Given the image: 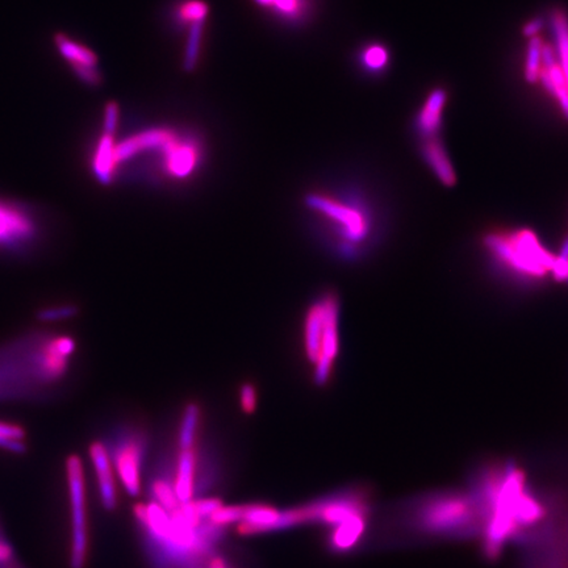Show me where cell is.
<instances>
[{
	"instance_id": "cell-1",
	"label": "cell",
	"mask_w": 568,
	"mask_h": 568,
	"mask_svg": "<svg viewBox=\"0 0 568 568\" xmlns=\"http://www.w3.org/2000/svg\"><path fill=\"white\" fill-rule=\"evenodd\" d=\"M468 493L479 511L483 558L496 562L510 545L524 546L549 519L551 500L530 485L513 459H493L474 468Z\"/></svg>"
},
{
	"instance_id": "cell-2",
	"label": "cell",
	"mask_w": 568,
	"mask_h": 568,
	"mask_svg": "<svg viewBox=\"0 0 568 568\" xmlns=\"http://www.w3.org/2000/svg\"><path fill=\"white\" fill-rule=\"evenodd\" d=\"M395 538L414 541H468L480 537L479 511L468 491H431L395 508Z\"/></svg>"
},
{
	"instance_id": "cell-3",
	"label": "cell",
	"mask_w": 568,
	"mask_h": 568,
	"mask_svg": "<svg viewBox=\"0 0 568 568\" xmlns=\"http://www.w3.org/2000/svg\"><path fill=\"white\" fill-rule=\"evenodd\" d=\"M305 205L324 223L344 258H360L380 240L383 219L366 195L312 192L305 197Z\"/></svg>"
},
{
	"instance_id": "cell-4",
	"label": "cell",
	"mask_w": 568,
	"mask_h": 568,
	"mask_svg": "<svg viewBox=\"0 0 568 568\" xmlns=\"http://www.w3.org/2000/svg\"><path fill=\"white\" fill-rule=\"evenodd\" d=\"M482 248L494 273L513 284L537 285L553 278L556 254L529 228L485 232Z\"/></svg>"
},
{
	"instance_id": "cell-5",
	"label": "cell",
	"mask_w": 568,
	"mask_h": 568,
	"mask_svg": "<svg viewBox=\"0 0 568 568\" xmlns=\"http://www.w3.org/2000/svg\"><path fill=\"white\" fill-rule=\"evenodd\" d=\"M304 349L313 367L315 383L325 386L340 355V303L335 293H325L308 310Z\"/></svg>"
},
{
	"instance_id": "cell-6",
	"label": "cell",
	"mask_w": 568,
	"mask_h": 568,
	"mask_svg": "<svg viewBox=\"0 0 568 568\" xmlns=\"http://www.w3.org/2000/svg\"><path fill=\"white\" fill-rule=\"evenodd\" d=\"M371 513V493L367 487H354L318 500L313 504L281 511L274 530L295 527L303 522L320 521L337 528L358 516Z\"/></svg>"
},
{
	"instance_id": "cell-7",
	"label": "cell",
	"mask_w": 568,
	"mask_h": 568,
	"mask_svg": "<svg viewBox=\"0 0 568 568\" xmlns=\"http://www.w3.org/2000/svg\"><path fill=\"white\" fill-rule=\"evenodd\" d=\"M67 488H69L70 517H72V568H83L89 550L87 533L86 482L83 465L78 455H70L66 459Z\"/></svg>"
},
{
	"instance_id": "cell-8",
	"label": "cell",
	"mask_w": 568,
	"mask_h": 568,
	"mask_svg": "<svg viewBox=\"0 0 568 568\" xmlns=\"http://www.w3.org/2000/svg\"><path fill=\"white\" fill-rule=\"evenodd\" d=\"M38 236L32 214L18 205L0 200V249L18 250Z\"/></svg>"
},
{
	"instance_id": "cell-9",
	"label": "cell",
	"mask_w": 568,
	"mask_h": 568,
	"mask_svg": "<svg viewBox=\"0 0 568 568\" xmlns=\"http://www.w3.org/2000/svg\"><path fill=\"white\" fill-rule=\"evenodd\" d=\"M74 352L75 341L69 336H58L45 342L36 358L39 377L48 381L57 380L66 371Z\"/></svg>"
},
{
	"instance_id": "cell-10",
	"label": "cell",
	"mask_w": 568,
	"mask_h": 568,
	"mask_svg": "<svg viewBox=\"0 0 568 568\" xmlns=\"http://www.w3.org/2000/svg\"><path fill=\"white\" fill-rule=\"evenodd\" d=\"M56 45L62 57L69 62L76 76L83 83L89 86H98L100 83L101 75L98 70V57L95 52L65 35L56 36Z\"/></svg>"
},
{
	"instance_id": "cell-11",
	"label": "cell",
	"mask_w": 568,
	"mask_h": 568,
	"mask_svg": "<svg viewBox=\"0 0 568 568\" xmlns=\"http://www.w3.org/2000/svg\"><path fill=\"white\" fill-rule=\"evenodd\" d=\"M140 442L135 438H129L118 446L114 454V463L118 471V479L123 485L124 490L131 496H138L141 491L140 466H141Z\"/></svg>"
},
{
	"instance_id": "cell-12",
	"label": "cell",
	"mask_w": 568,
	"mask_h": 568,
	"mask_svg": "<svg viewBox=\"0 0 568 568\" xmlns=\"http://www.w3.org/2000/svg\"><path fill=\"white\" fill-rule=\"evenodd\" d=\"M90 459L98 477L99 494L101 504L107 511H114L118 507L114 468L109 450L101 442H92L89 449Z\"/></svg>"
},
{
	"instance_id": "cell-13",
	"label": "cell",
	"mask_w": 568,
	"mask_h": 568,
	"mask_svg": "<svg viewBox=\"0 0 568 568\" xmlns=\"http://www.w3.org/2000/svg\"><path fill=\"white\" fill-rule=\"evenodd\" d=\"M421 157L440 180L441 185L451 188L457 183V175L448 152L443 148L438 135L436 137L423 138L421 143Z\"/></svg>"
},
{
	"instance_id": "cell-14",
	"label": "cell",
	"mask_w": 568,
	"mask_h": 568,
	"mask_svg": "<svg viewBox=\"0 0 568 568\" xmlns=\"http://www.w3.org/2000/svg\"><path fill=\"white\" fill-rule=\"evenodd\" d=\"M259 8L288 24H304L312 16L315 0H253Z\"/></svg>"
},
{
	"instance_id": "cell-15",
	"label": "cell",
	"mask_w": 568,
	"mask_h": 568,
	"mask_svg": "<svg viewBox=\"0 0 568 568\" xmlns=\"http://www.w3.org/2000/svg\"><path fill=\"white\" fill-rule=\"evenodd\" d=\"M115 135L106 132H103L96 143L94 154H92V171L101 185H109L118 172L115 162Z\"/></svg>"
},
{
	"instance_id": "cell-16",
	"label": "cell",
	"mask_w": 568,
	"mask_h": 568,
	"mask_svg": "<svg viewBox=\"0 0 568 568\" xmlns=\"http://www.w3.org/2000/svg\"><path fill=\"white\" fill-rule=\"evenodd\" d=\"M279 516L281 511L268 505H245V516L237 527V533L241 536H251L274 530V525L278 521Z\"/></svg>"
},
{
	"instance_id": "cell-17",
	"label": "cell",
	"mask_w": 568,
	"mask_h": 568,
	"mask_svg": "<svg viewBox=\"0 0 568 568\" xmlns=\"http://www.w3.org/2000/svg\"><path fill=\"white\" fill-rule=\"evenodd\" d=\"M370 516H358L344 524L338 525L330 536V547L336 553H346L357 547L367 528H369Z\"/></svg>"
},
{
	"instance_id": "cell-18",
	"label": "cell",
	"mask_w": 568,
	"mask_h": 568,
	"mask_svg": "<svg viewBox=\"0 0 568 568\" xmlns=\"http://www.w3.org/2000/svg\"><path fill=\"white\" fill-rule=\"evenodd\" d=\"M446 94L443 90H436L429 96L416 121V128L421 138L436 137L442 124V109Z\"/></svg>"
},
{
	"instance_id": "cell-19",
	"label": "cell",
	"mask_w": 568,
	"mask_h": 568,
	"mask_svg": "<svg viewBox=\"0 0 568 568\" xmlns=\"http://www.w3.org/2000/svg\"><path fill=\"white\" fill-rule=\"evenodd\" d=\"M135 516L141 524L145 525L155 538L168 541L172 528L171 517L157 502L151 505L135 504L133 508Z\"/></svg>"
},
{
	"instance_id": "cell-20",
	"label": "cell",
	"mask_w": 568,
	"mask_h": 568,
	"mask_svg": "<svg viewBox=\"0 0 568 568\" xmlns=\"http://www.w3.org/2000/svg\"><path fill=\"white\" fill-rule=\"evenodd\" d=\"M195 470H197V451L195 448L180 450L178 462L177 479L174 491L180 504L191 502L195 487Z\"/></svg>"
},
{
	"instance_id": "cell-21",
	"label": "cell",
	"mask_w": 568,
	"mask_h": 568,
	"mask_svg": "<svg viewBox=\"0 0 568 568\" xmlns=\"http://www.w3.org/2000/svg\"><path fill=\"white\" fill-rule=\"evenodd\" d=\"M208 15L209 4L205 0H185L175 8V20L185 27L207 22Z\"/></svg>"
},
{
	"instance_id": "cell-22",
	"label": "cell",
	"mask_w": 568,
	"mask_h": 568,
	"mask_svg": "<svg viewBox=\"0 0 568 568\" xmlns=\"http://www.w3.org/2000/svg\"><path fill=\"white\" fill-rule=\"evenodd\" d=\"M199 406L189 404L183 415L182 426H180L179 445L180 450L194 448L195 437H197V426H199Z\"/></svg>"
},
{
	"instance_id": "cell-23",
	"label": "cell",
	"mask_w": 568,
	"mask_h": 568,
	"mask_svg": "<svg viewBox=\"0 0 568 568\" xmlns=\"http://www.w3.org/2000/svg\"><path fill=\"white\" fill-rule=\"evenodd\" d=\"M205 22H197V24L189 25L188 39L186 45L185 58H183V66L186 72H192L197 67L199 61L200 45H202L203 30H205Z\"/></svg>"
},
{
	"instance_id": "cell-24",
	"label": "cell",
	"mask_w": 568,
	"mask_h": 568,
	"mask_svg": "<svg viewBox=\"0 0 568 568\" xmlns=\"http://www.w3.org/2000/svg\"><path fill=\"white\" fill-rule=\"evenodd\" d=\"M153 494L157 500V504H160L163 510L170 511V513L180 505L174 488H171L170 485L165 480H155L154 485H153Z\"/></svg>"
},
{
	"instance_id": "cell-25",
	"label": "cell",
	"mask_w": 568,
	"mask_h": 568,
	"mask_svg": "<svg viewBox=\"0 0 568 568\" xmlns=\"http://www.w3.org/2000/svg\"><path fill=\"white\" fill-rule=\"evenodd\" d=\"M245 516V505H232V507H220L209 516L211 524L214 527H224L232 522H240Z\"/></svg>"
},
{
	"instance_id": "cell-26",
	"label": "cell",
	"mask_w": 568,
	"mask_h": 568,
	"mask_svg": "<svg viewBox=\"0 0 568 568\" xmlns=\"http://www.w3.org/2000/svg\"><path fill=\"white\" fill-rule=\"evenodd\" d=\"M389 61V55H387L386 49L381 48L380 45H370L369 48L364 49L363 55H362V62L367 69L371 72H378V70L383 69Z\"/></svg>"
},
{
	"instance_id": "cell-27",
	"label": "cell",
	"mask_w": 568,
	"mask_h": 568,
	"mask_svg": "<svg viewBox=\"0 0 568 568\" xmlns=\"http://www.w3.org/2000/svg\"><path fill=\"white\" fill-rule=\"evenodd\" d=\"M542 48L538 39H533L530 42L529 58L527 61V76L529 81L533 82L538 78L539 65L542 64Z\"/></svg>"
},
{
	"instance_id": "cell-28",
	"label": "cell",
	"mask_w": 568,
	"mask_h": 568,
	"mask_svg": "<svg viewBox=\"0 0 568 568\" xmlns=\"http://www.w3.org/2000/svg\"><path fill=\"white\" fill-rule=\"evenodd\" d=\"M186 504H188L189 510L194 511L195 514H197L200 519L205 516H211L214 511L223 507V502L219 499L191 500V502H188Z\"/></svg>"
},
{
	"instance_id": "cell-29",
	"label": "cell",
	"mask_w": 568,
	"mask_h": 568,
	"mask_svg": "<svg viewBox=\"0 0 568 568\" xmlns=\"http://www.w3.org/2000/svg\"><path fill=\"white\" fill-rule=\"evenodd\" d=\"M75 315V308L70 305H64L58 308H47V310H39V320L41 321H58L64 319L73 318Z\"/></svg>"
},
{
	"instance_id": "cell-30",
	"label": "cell",
	"mask_w": 568,
	"mask_h": 568,
	"mask_svg": "<svg viewBox=\"0 0 568 568\" xmlns=\"http://www.w3.org/2000/svg\"><path fill=\"white\" fill-rule=\"evenodd\" d=\"M257 391L253 384H244L240 391V403H241L242 411L245 414L251 415L256 412L257 408Z\"/></svg>"
},
{
	"instance_id": "cell-31",
	"label": "cell",
	"mask_w": 568,
	"mask_h": 568,
	"mask_svg": "<svg viewBox=\"0 0 568 568\" xmlns=\"http://www.w3.org/2000/svg\"><path fill=\"white\" fill-rule=\"evenodd\" d=\"M118 116H120V112H118V103L115 101L107 103L106 109H104V132L115 135L116 129H118Z\"/></svg>"
},
{
	"instance_id": "cell-32",
	"label": "cell",
	"mask_w": 568,
	"mask_h": 568,
	"mask_svg": "<svg viewBox=\"0 0 568 568\" xmlns=\"http://www.w3.org/2000/svg\"><path fill=\"white\" fill-rule=\"evenodd\" d=\"M13 558V549L7 542L0 539V564H5Z\"/></svg>"
},
{
	"instance_id": "cell-33",
	"label": "cell",
	"mask_w": 568,
	"mask_h": 568,
	"mask_svg": "<svg viewBox=\"0 0 568 568\" xmlns=\"http://www.w3.org/2000/svg\"><path fill=\"white\" fill-rule=\"evenodd\" d=\"M539 27H541V22H529V24L527 25V28H525V33H528V35H531V33H537L539 31Z\"/></svg>"
},
{
	"instance_id": "cell-34",
	"label": "cell",
	"mask_w": 568,
	"mask_h": 568,
	"mask_svg": "<svg viewBox=\"0 0 568 568\" xmlns=\"http://www.w3.org/2000/svg\"><path fill=\"white\" fill-rule=\"evenodd\" d=\"M211 568H227V566H225L223 559L214 558V561L211 562Z\"/></svg>"
},
{
	"instance_id": "cell-35",
	"label": "cell",
	"mask_w": 568,
	"mask_h": 568,
	"mask_svg": "<svg viewBox=\"0 0 568 568\" xmlns=\"http://www.w3.org/2000/svg\"><path fill=\"white\" fill-rule=\"evenodd\" d=\"M564 284H568V270H567L566 279H564Z\"/></svg>"
},
{
	"instance_id": "cell-36",
	"label": "cell",
	"mask_w": 568,
	"mask_h": 568,
	"mask_svg": "<svg viewBox=\"0 0 568 568\" xmlns=\"http://www.w3.org/2000/svg\"><path fill=\"white\" fill-rule=\"evenodd\" d=\"M567 236H568V234H567Z\"/></svg>"
}]
</instances>
